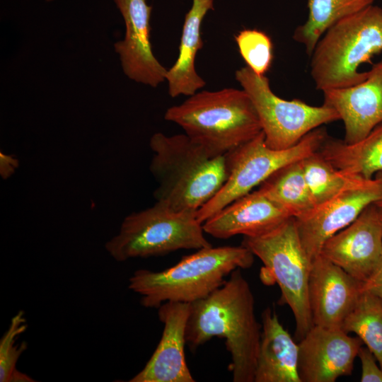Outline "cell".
<instances>
[{
    "instance_id": "obj_1",
    "label": "cell",
    "mask_w": 382,
    "mask_h": 382,
    "mask_svg": "<svg viewBox=\"0 0 382 382\" xmlns=\"http://www.w3.org/2000/svg\"><path fill=\"white\" fill-rule=\"evenodd\" d=\"M238 268L207 297L190 303L186 343L195 351L214 337L224 338L234 382H254L262 324L249 283Z\"/></svg>"
},
{
    "instance_id": "obj_2",
    "label": "cell",
    "mask_w": 382,
    "mask_h": 382,
    "mask_svg": "<svg viewBox=\"0 0 382 382\" xmlns=\"http://www.w3.org/2000/svg\"><path fill=\"white\" fill-rule=\"evenodd\" d=\"M149 146L153 151L149 170L158 183L154 197L174 211L197 213L227 179L225 155L209 156L185 133H155Z\"/></svg>"
},
{
    "instance_id": "obj_3",
    "label": "cell",
    "mask_w": 382,
    "mask_h": 382,
    "mask_svg": "<svg viewBox=\"0 0 382 382\" xmlns=\"http://www.w3.org/2000/svg\"><path fill=\"white\" fill-rule=\"evenodd\" d=\"M254 257L243 245H212L184 256L165 270L135 271L129 278L128 288L141 296L145 308H158L168 301L191 303L220 287L235 270L250 267Z\"/></svg>"
},
{
    "instance_id": "obj_4",
    "label": "cell",
    "mask_w": 382,
    "mask_h": 382,
    "mask_svg": "<svg viewBox=\"0 0 382 382\" xmlns=\"http://www.w3.org/2000/svg\"><path fill=\"white\" fill-rule=\"evenodd\" d=\"M164 118L180 126L212 158L224 156L262 132L255 107L243 89L197 92L169 108Z\"/></svg>"
},
{
    "instance_id": "obj_5",
    "label": "cell",
    "mask_w": 382,
    "mask_h": 382,
    "mask_svg": "<svg viewBox=\"0 0 382 382\" xmlns=\"http://www.w3.org/2000/svg\"><path fill=\"white\" fill-rule=\"evenodd\" d=\"M382 51V8L371 5L332 25L311 53L310 74L317 90L347 88L365 80L361 64Z\"/></svg>"
},
{
    "instance_id": "obj_6",
    "label": "cell",
    "mask_w": 382,
    "mask_h": 382,
    "mask_svg": "<svg viewBox=\"0 0 382 382\" xmlns=\"http://www.w3.org/2000/svg\"><path fill=\"white\" fill-rule=\"evenodd\" d=\"M241 245L262 261L263 283L278 284L279 303L291 308L296 323L295 337L301 340L314 326L308 300L312 260L302 245L295 219L289 218L261 236H244Z\"/></svg>"
},
{
    "instance_id": "obj_7",
    "label": "cell",
    "mask_w": 382,
    "mask_h": 382,
    "mask_svg": "<svg viewBox=\"0 0 382 382\" xmlns=\"http://www.w3.org/2000/svg\"><path fill=\"white\" fill-rule=\"evenodd\" d=\"M204 233L196 213L176 212L156 202L151 207L127 215L105 248L115 260L125 262L210 247Z\"/></svg>"
},
{
    "instance_id": "obj_8",
    "label": "cell",
    "mask_w": 382,
    "mask_h": 382,
    "mask_svg": "<svg viewBox=\"0 0 382 382\" xmlns=\"http://www.w3.org/2000/svg\"><path fill=\"white\" fill-rule=\"evenodd\" d=\"M321 126L294 146L275 150L265 141L262 131L255 138L225 154L228 176L219 192L196 213L203 224L217 212L260 185L282 167L317 151L328 137Z\"/></svg>"
},
{
    "instance_id": "obj_9",
    "label": "cell",
    "mask_w": 382,
    "mask_h": 382,
    "mask_svg": "<svg viewBox=\"0 0 382 382\" xmlns=\"http://www.w3.org/2000/svg\"><path fill=\"white\" fill-rule=\"evenodd\" d=\"M235 78L249 96L265 141L272 149L291 148L313 129L340 120L337 112L324 104L313 106L300 99L279 98L265 75H258L247 66L236 70Z\"/></svg>"
},
{
    "instance_id": "obj_10",
    "label": "cell",
    "mask_w": 382,
    "mask_h": 382,
    "mask_svg": "<svg viewBox=\"0 0 382 382\" xmlns=\"http://www.w3.org/2000/svg\"><path fill=\"white\" fill-rule=\"evenodd\" d=\"M361 283L382 260L379 209L370 204L349 226L329 238L320 253Z\"/></svg>"
},
{
    "instance_id": "obj_11",
    "label": "cell",
    "mask_w": 382,
    "mask_h": 382,
    "mask_svg": "<svg viewBox=\"0 0 382 382\" xmlns=\"http://www.w3.org/2000/svg\"><path fill=\"white\" fill-rule=\"evenodd\" d=\"M382 189L375 178L316 206L295 219L298 233L310 259L320 255L324 243L352 223L368 206L381 198Z\"/></svg>"
},
{
    "instance_id": "obj_12",
    "label": "cell",
    "mask_w": 382,
    "mask_h": 382,
    "mask_svg": "<svg viewBox=\"0 0 382 382\" xmlns=\"http://www.w3.org/2000/svg\"><path fill=\"white\" fill-rule=\"evenodd\" d=\"M298 374L301 382H335L351 375L354 361L363 345L342 328L314 325L299 340Z\"/></svg>"
},
{
    "instance_id": "obj_13",
    "label": "cell",
    "mask_w": 382,
    "mask_h": 382,
    "mask_svg": "<svg viewBox=\"0 0 382 382\" xmlns=\"http://www.w3.org/2000/svg\"><path fill=\"white\" fill-rule=\"evenodd\" d=\"M125 25L122 40L114 44L123 73L152 88L166 81L167 70L154 56L151 43L152 7L146 0H113Z\"/></svg>"
},
{
    "instance_id": "obj_14",
    "label": "cell",
    "mask_w": 382,
    "mask_h": 382,
    "mask_svg": "<svg viewBox=\"0 0 382 382\" xmlns=\"http://www.w3.org/2000/svg\"><path fill=\"white\" fill-rule=\"evenodd\" d=\"M362 283L320 254L312 261L308 285L314 325L342 328L354 308Z\"/></svg>"
},
{
    "instance_id": "obj_15",
    "label": "cell",
    "mask_w": 382,
    "mask_h": 382,
    "mask_svg": "<svg viewBox=\"0 0 382 382\" xmlns=\"http://www.w3.org/2000/svg\"><path fill=\"white\" fill-rule=\"evenodd\" d=\"M161 340L144 367L129 382H195L187 365L185 330L190 303L168 301L158 308Z\"/></svg>"
},
{
    "instance_id": "obj_16",
    "label": "cell",
    "mask_w": 382,
    "mask_h": 382,
    "mask_svg": "<svg viewBox=\"0 0 382 382\" xmlns=\"http://www.w3.org/2000/svg\"><path fill=\"white\" fill-rule=\"evenodd\" d=\"M323 104L333 108L345 127L344 141L356 142L382 123V59L363 81L323 91Z\"/></svg>"
},
{
    "instance_id": "obj_17",
    "label": "cell",
    "mask_w": 382,
    "mask_h": 382,
    "mask_svg": "<svg viewBox=\"0 0 382 382\" xmlns=\"http://www.w3.org/2000/svg\"><path fill=\"white\" fill-rule=\"evenodd\" d=\"M291 218L259 190L228 204L203 224L205 233L226 239L236 235L255 237L265 234Z\"/></svg>"
},
{
    "instance_id": "obj_18",
    "label": "cell",
    "mask_w": 382,
    "mask_h": 382,
    "mask_svg": "<svg viewBox=\"0 0 382 382\" xmlns=\"http://www.w3.org/2000/svg\"><path fill=\"white\" fill-rule=\"evenodd\" d=\"M298 357L299 345L282 325L276 312L266 308L262 313L254 382H301Z\"/></svg>"
},
{
    "instance_id": "obj_19",
    "label": "cell",
    "mask_w": 382,
    "mask_h": 382,
    "mask_svg": "<svg viewBox=\"0 0 382 382\" xmlns=\"http://www.w3.org/2000/svg\"><path fill=\"white\" fill-rule=\"evenodd\" d=\"M214 8V0H192L185 14L179 46L178 57L167 70L168 94L172 98L190 96L205 86L204 80L197 73L195 59L202 48V21L209 11Z\"/></svg>"
},
{
    "instance_id": "obj_20",
    "label": "cell",
    "mask_w": 382,
    "mask_h": 382,
    "mask_svg": "<svg viewBox=\"0 0 382 382\" xmlns=\"http://www.w3.org/2000/svg\"><path fill=\"white\" fill-rule=\"evenodd\" d=\"M318 151L335 168L366 180L374 179L382 172V123L351 144L328 136Z\"/></svg>"
},
{
    "instance_id": "obj_21",
    "label": "cell",
    "mask_w": 382,
    "mask_h": 382,
    "mask_svg": "<svg viewBox=\"0 0 382 382\" xmlns=\"http://www.w3.org/2000/svg\"><path fill=\"white\" fill-rule=\"evenodd\" d=\"M301 161L278 169L258 189L289 216L295 219L305 215L316 207L305 180Z\"/></svg>"
},
{
    "instance_id": "obj_22",
    "label": "cell",
    "mask_w": 382,
    "mask_h": 382,
    "mask_svg": "<svg viewBox=\"0 0 382 382\" xmlns=\"http://www.w3.org/2000/svg\"><path fill=\"white\" fill-rule=\"evenodd\" d=\"M376 0H308V17L293 39L311 55L323 33L338 21L373 5Z\"/></svg>"
},
{
    "instance_id": "obj_23",
    "label": "cell",
    "mask_w": 382,
    "mask_h": 382,
    "mask_svg": "<svg viewBox=\"0 0 382 382\" xmlns=\"http://www.w3.org/2000/svg\"><path fill=\"white\" fill-rule=\"evenodd\" d=\"M301 162L305 180L316 206L371 180L335 168L318 151Z\"/></svg>"
},
{
    "instance_id": "obj_24",
    "label": "cell",
    "mask_w": 382,
    "mask_h": 382,
    "mask_svg": "<svg viewBox=\"0 0 382 382\" xmlns=\"http://www.w3.org/2000/svg\"><path fill=\"white\" fill-rule=\"evenodd\" d=\"M342 329L354 332L375 356L382 369V300L362 291Z\"/></svg>"
},
{
    "instance_id": "obj_25",
    "label": "cell",
    "mask_w": 382,
    "mask_h": 382,
    "mask_svg": "<svg viewBox=\"0 0 382 382\" xmlns=\"http://www.w3.org/2000/svg\"><path fill=\"white\" fill-rule=\"evenodd\" d=\"M27 328L26 319L23 311L14 315L8 330L0 340V381L31 382L35 381L28 375L16 369V364L27 344H16L18 336Z\"/></svg>"
},
{
    "instance_id": "obj_26",
    "label": "cell",
    "mask_w": 382,
    "mask_h": 382,
    "mask_svg": "<svg viewBox=\"0 0 382 382\" xmlns=\"http://www.w3.org/2000/svg\"><path fill=\"white\" fill-rule=\"evenodd\" d=\"M235 41L246 66L258 75H265L273 60L271 38L263 31L244 29L235 36Z\"/></svg>"
},
{
    "instance_id": "obj_27",
    "label": "cell",
    "mask_w": 382,
    "mask_h": 382,
    "mask_svg": "<svg viewBox=\"0 0 382 382\" xmlns=\"http://www.w3.org/2000/svg\"><path fill=\"white\" fill-rule=\"evenodd\" d=\"M357 357L361 362V372L360 381L361 382H382V369L374 354L366 347L361 345Z\"/></svg>"
},
{
    "instance_id": "obj_28",
    "label": "cell",
    "mask_w": 382,
    "mask_h": 382,
    "mask_svg": "<svg viewBox=\"0 0 382 382\" xmlns=\"http://www.w3.org/2000/svg\"><path fill=\"white\" fill-rule=\"evenodd\" d=\"M361 290L368 291L382 300V260L373 274L362 283Z\"/></svg>"
},
{
    "instance_id": "obj_29",
    "label": "cell",
    "mask_w": 382,
    "mask_h": 382,
    "mask_svg": "<svg viewBox=\"0 0 382 382\" xmlns=\"http://www.w3.org/2000/svg\"><path fill=\"white\" fill-rule=\"evenodd\" d=\"M374 178L376 179L380 183L381 189H382V172L377 173L374 176ZM375 204L378 209H382V193H381V198L379 199V200H378L375 203Z\"/></svg>"
},
{
    "instance_id": "obj_30",
    "label": "cell",
    "mask_w": 382,
    "mask_h": 382,
    "mask_svg": "<svg viewBox=\"0 0 382 382\" xmlns=\"http://www.w3.org/2000/svg\"><path fill=\"white\" fill-rule=\"evenodd\" d=\"M379 214H380V219H381V227H382V209H379Z\"/></svg>"
},
{
    "instance_id": "obj_31",
    "label": "cell",
    "mask_w": 382,
    "mask_h": 382,
    "mask_svg": "<svg viewBox=\"0 0 382 382\" xmlns=\"http://www.w3.org/2000/svg\"><path fill=\"white\" fill-rule=\"evenodd\" d=\"M45 1H47V2H51V1H54V0H45Z\"/></svg>"
}]
</instances>
